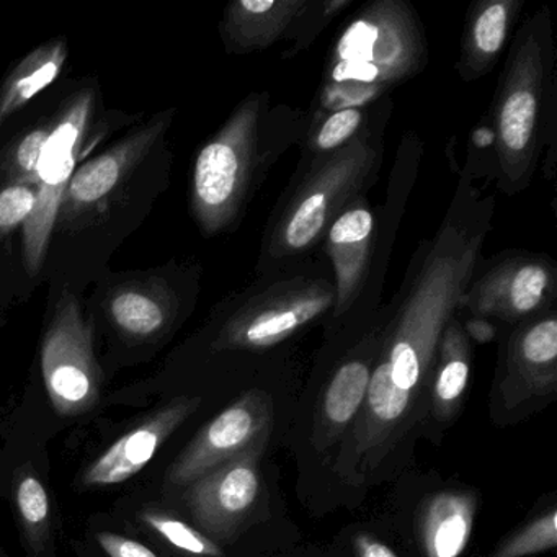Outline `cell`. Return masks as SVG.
I'll return each mask as SVG.
<instances>
[{
	"label": "cell",
	"mask_w": 557,
	"mask_h": 557,
	"mask_svg": "<svg viewBox=\"0 0 557 557\" xmlns=\"http://www.w3.org/2000/svg\"><path fill=\"white\" fill-rule=\"evenodd\" d=\"M350 4L351 0H309L292 34L286 38L292 47L285 51L283 58H293L308 50L318 40L321 32Z\"/></svg>",
	"instance_id": "83f0119b"
},
{
	"label": "cell",
	"mask_w": 557,
	"mask_h": 557,
	"mask_svg": "<svg viewBox=\"0 0 557 557\" xmlns=\"http://www.w3.org/2000/svg\"><path fill=\"white\" fill-rule=\"evenodd\" d=\"M554 60L549 11L543 8L515 37L492 102L494 178L508 197L531 184L554 120L546 116L554 109Z\"/></svg>",
	"instance_id": "277c9868"
},
{
	"label": "cell",
	"mask_w": 557,
	"mask_h": 557,
	"mask_svg": "<svg viewBox=\"0 0 557 557\" xmlns=\"http://www.w3.org/2000/svg\"><path fill=\"white\" fill-rule=\"evenodd\" d=\"M37 187L32 184L0 185V240L24 227L34 210Z\"/></svg>",
	"instance_id": "f1b7e54d"
},
{
	"label": "cell",
	"mask_w": 557,
	"mask_h": 557,
	"mask_svg": "<svg viewBox=\"0 0 557 557\" xmlns=\"http://www.w3.org/2000/svg\"><path fill=\"white\" fill-rule=\"evenodd\" d=\"M462 329H465L468 338H472L479 344H487V342L494 341L495 334H497V325L492 324L488 319L482 318H469Z\"/></svg>",
	"instance_id": "1f68e13d"
},
{
	"label": "cell",
	"mask_w": 557,
	"mask_h": 557,
	"mask_svg": "<svg viewBox=\"0 0 557 557\" xmlns=\"http://www.w3.org/2000/svg\"><path fill=\"white\" fill-rule=\"evenodd\" d=\"M15 507L25 541L34 553L44 550L51 533V504L44 482L25 472L15 485Z\"/></svg>",
	"instance_id": "d4e9b609"
},
{
	"label": "cell",
	"mask_w": 557,
	"mask_h": 557,
	"mask_svg": "<svg viewBox=\"0 0 557 557\" xmlns=\"http://www.w3.org/2000/svg\"><path fill=\"white\" fill-rule=\"evenodd\" d=\"M374 216L364 198L351 205L325 233V253L334 269V318L350 311L368 278L374 246Z\"/></svg>",
	"instance_id": "9a60e30c"
},
{
	"label": "cell",
	"mask_w": 557,
	"mask_h": 557,
	"mask_svg": "<svg viewBox=\"0 0 557 557\" xmlns=\"http://www.w3.org/2000/svg\"><path fill=\"white\" fill-rule=\"evenodd\" d=\"M200 397L182 396L156 410L138 426L120 436L84 471V487L122 484L138 474L154 458L162 443L200 407Z\"/></svg>",
	"instance_id": "5bb4252c"
},
{
	"label": "cell",
	"mask_w": 557,
	"mask_h": 557,
	"mask_svg": "<svg viewBox=\"0 0 557 557\" xmlns=\"http://www.w3.org/2000/svg\"><path fill=\"white\" fill-rule=\"evenodd\" d=\"M557 510L550 505L547 510L518 528L505 537L491 557H528L554 549L557 544Z\"/></svg>",
	"instance_id": "4316f807"
},
{
	"label": "cell",
	"mask_w": 557,
	"mask_h": 557,
	"mask_svg": "<svg viewBox=\"0 0 557 557\" xmlns=\"http://www.w3.org/2000/svg\"><path fill=\"white\" fill-rule=\"evenodd\" d=\"M474 491L448 488L423 504L419 530L425 557H459L468 547L478 513Z\"/></svg>",
	"instance_id": "d6986e66"
},
{
	"label": "cell",
	"mask_w": 557,
	"mask_h": 557,
	"mask_svg": "<svg viewBox=\"0 0 557 557\" xmlns=\"http://www.w3.org/2000/svg\"><path fill=\"white\" fill-rule=\"evenodd\" d=\"M383 126L368 123L348 145L305 161L265 234L260 270L314 249L329 226L364 197L383 164Z\"/></svg>",
	"instance_id": "5b68a950"
},
{
	"label": "cell",
	"mask_w": 557,
	"mask_h": 557,
	"mask_svg": "<svg viewBox=\"0 0 557 557\" xmlns=\"http://www.w3.org/2000/svg\"><path fill=\"white\" fill-rule=\"evenodd\" d=\"M370 123L368 109H344L329 113L324 119L309 125L302 145L305 161L332 154L357 138Z\"/></svg>",
	"instance_id": "cb8c5ba5"
},
{
	"label": "cell",
	"mask_w": 557,
	"mask_h": 557,
	"mask_svg": "<svg viewBox=\"0 0 557 557\" xmlns=\"http://www.w3.org/2000/svg\"><path fill=\"white\" fill-rule=\"evenodd\" d=\"M429 47L419 15L406 0H374L337 37L309 125L344 109H370L389 90L419 76Z\"/></svg>",
	"instance_id": "3957f363"
},
{
	"label": "cell",
	"mask_w": 557,
	"mask_h": 557,
	"mask_svg": "<svg viewBox=\"0 0 557 557\" xmlns=\"http://www.w3.org/2000/svg\"><path fill=\"white\" fill-rule=\"evenodd\" d=\"M139 520L151 533L161 537L168 546L184 557H227L216 541L171 511L146 508L139 513Z\"/></svg>",
	"instance_id": "603a6c76"
},
{
	"label": "cell",
	"mask_w": 557,
	"mask_h": 557,
	"mask_svg": "<svg viewBox=\"0 0 557 557\" xmlns=\"http://www.w3.org/2000/svg\"><path fill=\"white\" fill-rule=\"evenodd\" d=\"M272 429V397L260 389L247 391L191 440L169 469V484L190 485L253 446L269 443Z\"/></svg>",
	"instance_id": "8fae6325"
},
{
	"label": "cell",
	"mask_w": 557,
	"mask_h": 557,
	"mask_svg": "<svg viewBox=\"0 0 557 557\" xmlns=\"http://www.w3.org/2000/svg\"><path fill=\"white\" fill-rule=\"evenodd\" d=\"M357 557H399L387 544L367 533H358L354 540Z\"/></svg>",
	"instance_id": "4dcf8cb0"
},
{
	"label": "cell",
	"mask_w": 557,
	"mask_h": 557,
	"mask_svg": "<svg viewBox=\"0 0 557 557\" xmlns=\"http://www.w3.org/2000/svg\"><path fill=\"white\" fill-rule=\"evenodd\" d=\"M471 354L461 322L453 318L443 331L430 384V406L438 422H449L461 409L471 377Z\"/></svg>",
	"instance_id": "44dd1931"
},
{
	"label": "cell",
	"mask_w": 557,
	"mask_h": 557,
	"mask_svg": "<svg viewBox=\"0 0 557 557\" xmlns=\"http://www.w3.org/2000/svg\"><path fill=\"white\" fill-rule=\"evenodd\" d=\"M521 8L523 0H482L472 5L456 63L465 83L481 79L494 70Z\"/></svg>",
	"instance_id": "e0dca14e"
},
{
	"label": "cell",
	"mask_w": 557,
	"mask_h": 557,
	"mask_svg": "<svg viewBox=\"0 0 557 557\" xmlns=\"http://www.w3.org/2000/svg\"><path fill=\"white\" fill-rule=\"evenodd\" d=\"M557 391V315L543 312L515 325L507 341L504 373L495 399L498 412L518 416L534 400Z\"/></svg>",
	"instance_id": "4fadbf2b"
},
{
	"label": "cell",
	"mask_w": 557,
	"mask_h": 557,
	"mask_svg": "<svg viewBox=\"0 0 557 557\" xmlns=\"http://www.w3.org/2000/svg\"><path fill=\"white\" fill-rule=\"evenodd\" d=\"M557 269L553 259L518 252L494 260L482 275L472 276L456 312L469 318L498 319L517 325L553 309Z\"/></svg>",
	"instance_id": "9c48e42d"
},
{
	"label": "cell",
	"mask_w": 557,
	"mask_h": 557,
	"mask_svg": "<svg viewBox=\"0 0 557 557\" xmlns=\"http://www.w3.org/2000/svg\"><path fill=\"white\" fill-rule=\"evenodd\" d=\"M51 132V122L25 129L0 148V185H22L37 182L41 149Z\"/></svg>",
	"instance_id": "484cf974"
},
{
	"label": "cell",
	"mask_w": 557,
	"mask_h": 557,
	"mask_svg": "<svg viewBox=\"0 0 557 557\" xmlns=\"http://www.w3.org/2000/svg\"><path fill=\"white\" fill-rule=\"evenodd\" d=\"M67 57L66 41L57 38L35 48L12 70L0 87V125L60 77Z\"/></svg>",
	"instance_id": "7402d4cb"
},
{
	"label": "cell",
	"mask_w": 557,
	"mask_h": 557,
	"mask_svg": "<svg viewBox=\"0 0 557 557\" xmlns=\"http://www.w3.org/2000/svg\"><path fill=\"white\" fill-rule=\"evenodd\" d=\"M265 448L267 443H260L188 485V510L201 533L216 543L233 541L256 520L262 504L260 461Z\"/></svg>",
	"instance_id": "30bf717a"
},
{
	"label": "cell",
	"mask_w": 557,
	"mask_h": 557,
	"mask_svg": "<svg viewBox=\"0 0 557 557\" xmlns=\"http://www.w3.org/2000/svg\"><path fill=\"white\" fill-rule=\"evenodd\" d=\"M309 0H236L227 5L220 30L231 54L263 51L286 40Z\"/></svg>",
	"instance_id": "2e32d148"
},
{
	"label": "cell",
	"mask_w": 557,
	"mask_h": 557,
	"mask_svg": "<svg viewBox=\"0 0 557 557\" xmlns=\"http://www.w3.org/2000/svg\"><path fill=\"white\" fill-rule=\"evenodd\" d=\"M309 116L273 107L267 92H252L200 149L191 174V211L207 236L230 231L272 165L305 139Z\"/></svg>",
	"instance_id": "7a4b0ae2"
},
{
	"label": "cell",
	"mask_w": 557,
	"mask_h": 557,
	"mask_svg": "<svg viewBox=\"0 0 557 557\" xmlns=\"http://www.w3.org/2000/svg\"><path fill=\"white\" fill-rule=\"evenodd\" d=\"M171 120V115L156 116L109 151L76 168L57 224L64 230L81 227L103 211L164 135Z\"/></svg>",
	"instance_id": "7c38bea8"
},
{
	"label": "cell",
	"mask_w": 557,
	"mask_h": 557,
	"mask_svg": "<svg viewBox=\"0 0 557 557\" xmlns=\"http://www.w3.org/2000/svg\"><path fill=\"white\" fill-rule=\"evenodd\" d=\"M492 213L494 198L472 187L465 172L435 239L426 240L422 259L413 260V275L387 324L351 432L350 456L338 462L342 475L373 471L416 422L420 400L430 393L443 331L478 270Z\"/></svg>",
	"instance_id": "6da1fadb"
},
{
	"label": "cell",
	"mask_w": 557,
	"mask_h": 557,
	"mask_svg": "<svg viewBox=\"0 0 557 557\" xmlns=\"http://www.w3.org/2000/svg\"><path fill=\"white\" fill-rule=\"evenodd\" d=\"M335 305V286L322 276L282 280L247 299L221 329L213 350L259 351L288 341Z\"/></svg>",
	"instance_id": "8992f818"
},
{
	"label": "cell",
	"mask_w": 557,
	"mask_h": 557,
	"mask_svg": "<svg viewBox=\"0 0 557 557\" xmlns=\"http://www.w3.org/2000/svg\"><path fill=\"white\" fill-rule=\"evenodd\" d=\"M41 373L57 412H89L100 396V368L94 354L92 322L73 293L64 292L41 345Z\"/></svg>",
	"instance_id": "ba28073f"
},
{
	"label": "cell",
	"mask_w": 557,
	"mask_h": 557,
	"mask_svg": "<svg viewBox=\"0 0 557 557\" xmlns=\"http://www.w3.org/2000/svg\"><path fill=\"white\" fill-rule=\"evenodd\" d=\"M109 318L120 334L132 341L159 337L174 318V301L161 283H126L107 302Z\"/></svg>",
	"instance_id": "ffe728a7"
},
{
	"label": "cell",
	"mask_w": 557,
	"mask_h": 557,
	"mask_svg": "<svg viewBox=\"0 0 557 557\" xmlns=\"http://www.w3.org/2000/svg\"><path fill=\"white\" fill-rule=\"evenodd\" d=\"M97 543L102 547L107 557H159L154 550L149 549L139 541L112 533V531H102L97 534Z\"/></svg>",
	"instance_id": "f546056e"
},
{
	"label": "cell",
	"mask_w": 557,
	"mask_h": 557,
	"mask_svg": "<svg viewBox=\"0 0 557 557\" xmlns=\"http://www.w3.org/2000/svg\"><path fill=\"white\" fill-rule=\"evenodd\" d=\"M96 92L83 90L51 120V132L41 149L37 168V198L24 224V260L34 275L44 265L51 234L57 227L61 203L83 152L94 116Z\"/></svg>",
	"instance_id": "52a82bcc"
},
{
	"label": "cell",
	"mask_w": 557,
	"mask_h": 557,
	"mask_svg": "<svg viewBox=\"0 0 557 557\" xmlns=\"http://www.w3.org/2000/svg\"><path fill=\"white\" fill-rule=\"evenodd\" d=\"M373 363L371 355L350 358L329 381L315 410L314 445L319 451L331 448L357 422L367 400Z\"/></svg>",
	"instance_id": "ac0fdd59"
}]
</instances>
